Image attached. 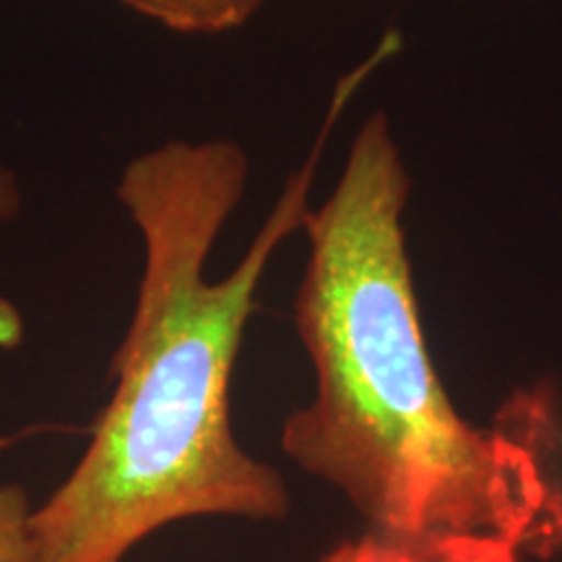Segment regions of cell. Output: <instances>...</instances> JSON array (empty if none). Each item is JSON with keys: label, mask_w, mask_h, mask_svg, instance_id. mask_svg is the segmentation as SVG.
<instances>
[{"label": "cell", "mask_w": 562, "mask_h": 562, "mask_svg": "<svg viewBox=\"0 0 562 562\" xmlns=\"http://www.w3.org/2000/svg\"><path fill=\"white\" fill-rule=\"evenodd\" d=\"M315 159L286 180L222 279L206 269L248 188L243 146L167 140L125 165L115 193L140 240L136 302L89 448L32 510V562H121L186 518L286 516L279 472L235 438L229 389L263 273L311 209Z\"/></svg>", "instance_id": "cell-1"}, {"label": "cell", "mask_w": 562, "mask_h": 562, "mask_svg": "<svg viewBox=\"0 0 562 562\" xmlns=\"http://www.w3.org/2000/svg\"><path fill=\"white\" fill-rule=\"evenodd\" d=\"M409 191L389 121L370 115L331 195L302 222L294 326L315 396L286 417L281 448L375 533L562 544V490L539 456L463 419L430 360L404 235Z\"/></svg>", "instance_id": "cell-2"}, {"label": "cell", "mask_w": 562, "mask_h": 562, "mask_svg": "<svg viewBox=\"0 0 562 562\" xmlns=\"http://www.w3.org/2000/svg\"><path fill=\"white\" fill-rule=\"evenodd\" d=\"M178 34H224L256 16L263 0H117Z\"/></svg>", "instance_id": "cell-3"}, {"label": "cell", "mask_w": 562, "mask_h": 562, "mask_svg": "<svg viewBox=\"0 0 562 562\" xmlns=\"http://www.w3.org/2000/svg\"><path fill=\"white\" fill-rule=\"evenodd\" d=\"M32 505L26 490L0 482V562H32Z\"/></svg>", "instance_id": "cell-4"}, {"label": "cell", "mask_w": 562, "mask_h": 562, "mask_svg": "<svg viewBox=\"0 0 562 562\" xmlns=\"http://www.w3.org/2000/svg\"><path fill=\"white\" fill-rule=\"evenodd\" d=\"M321 562H456V560L446 558V554L425 550V547H409V544L389 542V539L362 537L357 539V542L339 544Z\"/></svg>", "instance_id": "cell-5"}, {"label": "cell", "mask_w": 562, "mask_h": 562, "mask_svg": "<svg viewBox=\"0 0 562 562\" xmlns=\"http://www.w3.org/2000/svg\"><path fill=\"white\" fill-rule=\"evenodd\" d=\"M21 209V186L11 167L0 161V224L11 222Z\"/></svg>", "instance_id": "cell-6"}, {"label": "cell", "mask_w": 562, "mask_h": 562, "mask_svg": "<svg viewBox=\"0 0 562 562\" xmlns=\"http://www.w3.org/2000/svg\"><path fill=\"white\" fill-rule=\"evenodd\" d=\"M560 513H562V497H560Z\"/></svg>", "instance_id": "cell-7"}]
</instances>
